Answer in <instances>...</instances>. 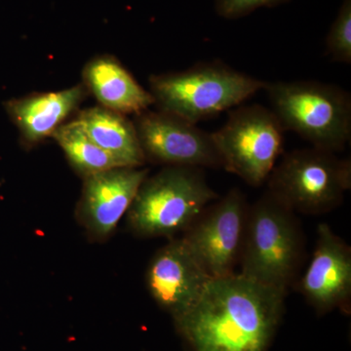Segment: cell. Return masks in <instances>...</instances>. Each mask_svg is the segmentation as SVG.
I'll return each mask as SVG.
<instances>
[{
	"label": "cell",
	"instance_id": "8992f818",
	"mask_svg": "<svg viewBox=\"0 0 351 351\" xmlns=\"http://www.w3.org/2000/svg\"><path fill=\"white\" fill-rule=\"evenodd\" d=\"M267 184L293 211L325 214L339 206L351 188L350 159L314 147L295 149L276 164Z\"/></svg>",
	"mask_w": 351,
	"mask_h": 351
},
{
	"label": "cell",
	"instance_id": "5b68a950",
	"mask_svg": "<svg viewBox=\"0 0 351 351\" xmlns=\"http://www.w3.org/2000/svg\"><path fill=\"white\" fill-rule=\"evenodd\" d=\"M219 195L204 169L165 167L147 177L128 212L129 226L143 237H173L184 232Z\"/></svg>",
	"mask_w": 351,
	"mask_h": 351
},
{
	"label": "cell",
	"instance_id": "7a4b0ae2",
	"mask_svg": "<svg viewBox=\"0 0 351 351\" xmlns=\"http://www.w3.org/2000/svg\"><path fill=\"white\" fill-rule=\"evenodd\" d=\"M304 250L301 223L282 201L267 191L249 206L240 274L287 294L297 282Z\"/></svg>",
	"mask_w": 351,
	"mask_h": 351
},
{
	"label": "cell",
	"instance_id": "ac0fdd59",
	"mask_svg": "<svg viewBox=\"0 0 351 351\" xmlns=\"http://www.w3.org/2000/svg\"><path fill=\"white\" fill-rule=\"evenodd\" d=\"M290 0H215V11L219 17L237 20L246 17L260 8H272Z\"/></svg>",
	"mask_w": 351,
	"mask_h": 351
},
{
	"label": "cell",
	"instance_id": "7c38bea8",
	"mask_svg": "<svg viewBox=\"0 0 351 351\" xmlns=\"http://www.w3.org/2000/svg\"><path fill=\"white\" fill-rule=\"evenodd\" d=\"M147 176V168L119 167L85 177L78 214L88 232L99 239L110 237Z\"/></svg>",
	"mask_w": 351,
	"mask_h": 351
},
{
	"label": "cell",
	"instance_id": "4fadbf2b",
	"mask_svg": "<svg viewBox=\"0 0 351 351\" xmlns=\"http://www.w3.org/2000/svg\"><path fill=\"white\" fill-rule=\"evenodd\" d=\"M85 93V87L77 85L62 91L31 95L7 101L5 110L25 142L34 144L53 136L80 105Z\"/></svg>",
	"mask_w": 351,
	"mask_h": 351
},
{
	"label": "cell",
	"instance_id": "ba28073f",
	"mask_svg": "<svg viewBox=\"0 0 351 351\" xmlns=\"http://www.w3.org/2000/svg\"><path fill=\"white\" fill-rule=\"evenodd\" d=\"M249 206L241 189H230L209 205L181 237L211 278L235 274L243 248Z\"/></svg>",
	"mask_w": 351,
	"mask_h": 351
},
{
	"label": "cell",
	"instance_id": "3957f363",
	"mask_svg": "<svg viewBox=\"0 0 351 351\" xmlns=\"http://www.w3.org/2000/svg\"><path fill=\"white\" fill-rule=\"evenodd\" d=\"M265 84L223 62L212 61L179 73L152 75L149 92L159 110L197 124L239 107Z\"/></svg>",
	"mask_w": 351,
	"mask_h": 351
},
{
	"label": "cell",
	"instance_id": "e0dca14e",
	"mask_svg": "<svg viewBox=\"0 0 351 351\" xmlns=\"http://www.w3.org/2000/svg\"><path fill=\"white\" fill-rule=\"evenodd\" d=\"M326 53L332 61L351 64V0H343L336 19L330 27Z\"/></svg>",
	"mask_w": 351,
	"mask_h": 351
},
{
	"label": "cell",
	"instance_id": "277c9868",
	"mask_svg": "<svg viewBox=\"0 0 351 351\" xmlns=\"http://www.w3.org/2000/svg\"><path fill=\"white\" fill-rule=\"evenodd\" d=\"M263 90L284 130L335 154L350 142L351 97L343 88L299 80L267 82Z\"/></svg>",
	"mask_w": 351,
	"mask_h": 351
},
{
	"label": "cell",
	"instance_id": "9a60e30c",
	"mask_svg": "<svg viewBox=\"0 0 351 351\" xmlns=\"http://www.w3.org/2000/svg\"><path fill=\"white\" fill-rule=\"evenodd\" d=\"M88 136L123 167H143L147 162L133 122L103 107L82 110L76 119Z\"/></svg>",
	"mask_w": 351,
	"mask_h": 351
},
{
	"label": "cell",
	"instance_id": "30bf717a",
	"mask_svg": "<svg viewBox=\"0 0 351 351\" xmlns=\"http://www.w3.org/2000/svg\"><path fill=\"white\" fill-rule=\"evenodd\" d=\"M297 288L317 314L351 311V248L321 223L313 258Z\"/></svg>",
	"mask_w": 351,
	"mask_h": 351
},
{
	"label": "cell",
	"instance_id": "2e32d148",
	"mask_svg": "<svg viewBox=\"0 0 351 351\" xmlns=\"http://www.w3.org/2000/svg\"><path fill=\"white\" fill-rule=\"evenodd\" d=\"M53 137L63 149L73 169L84 178L113 168L123 167L114 157L91 140L76 119L60 126Z\"/></svg>",
	"mask_w": 351,
	"mask_h": 351
},
{
	"label": "cell",
	"instance_id": "9c48e42d",
	"mask_svg": "<svg viewBox=\"0 0 351 351\" xmlns=\"http://www.w3.org/2000/svg\"><path fill=\"white\" fill-rule=\"evenodd\" d=\"M136 117L134 125L145 160L166 167L223 168L212 133L160 110H147Z\"/></svg>",
	"mask_w": 351,
	"mask_h": 351
},
{
	"label": "cell",
	"instance_id": "52a82bcc",
	"mask_svg": "<svg viewBox=\"0 0 351 351\" xmlns=\"http://www.w3.org/2000/svg\"><path fill=\"white\" fill-rule=\"evenodd\" d=\"M282 124L263 106L237 107L213 132L223 169L258 188L267 182L283 152Z\"/></svg>",
	"mask_w": 351,
	"mask_h": 351
},
{
	"label": "cell",
	"instance_id": "6da1fadb",
	"mask_svg": "<svg viewBox=\"0 0 351 351\" xmlns=\"http://www.w3.org/2000/svg\"><path fill=\"white\" fill-rule=\"evenodd\" d=\"M287 294L240 274L212 278L199 299L173 318L184 351H267Z\"/></svg>",
	"mask_w": 351,
	"mask_h": 351
},
{
	"label": "cell",
	"instance_id": "5bb4252c",
	"mask_svg": "<svg viewBox=\"0 0 351 351\" xmlns=\"http://www.w3.org/2000/svg\"><path fill=\"white\" fill-rule=\"evenodd\" d=\"M87 89L101 107L120 114H138L154 104L147 91L114 58L100 56L88 62L83 69Z\"/></svg>",
	"mask_w": 351,
	"mask_h": 351
},
{
	"label": "cell",
	"instance_id": "8fae6325",
	"mask_svg": "<svg viewBox=\"0 0 351 351\" xmlns=\"http://www.w3.org/2000/svg\"><path fill=\"white\" fill-rule=\"evenodd\" d=\"M211 279L182 239L156 252L145 276L152 299L173 318L195 304Z\"/></svg>",
	"mask_w": 351,
	"mask_h": 351
}]
</instances>
